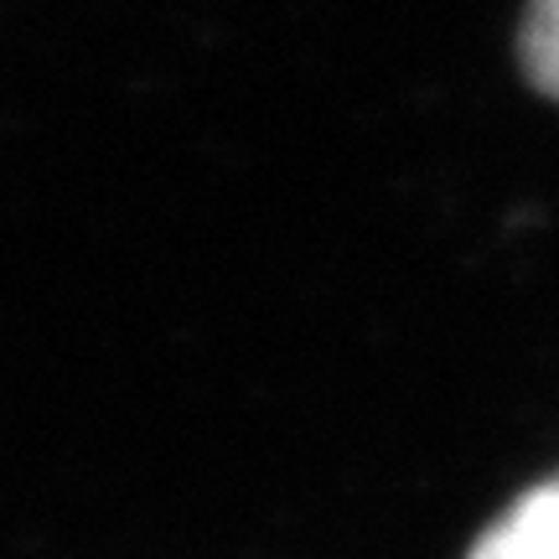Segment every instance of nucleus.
I'll return each mask as SVG.
<instances>
[{
  "instance_id": "nucleus-1",
  "label": "nucleus",
  "mask_w": 559,
  "mask_h": 559,
  "mask_svg": "<svg viewBox=\"0 0 559 559\" xmlns=\"http://www.w3.org/2000/svg\"><path fill=\"white\" fill-rule=\"evenodd\" d=\"M466 559H559V472L502 508Z\"/></svg>"
},
{
  "instance_id": "nucleus-2",
  "label": "nucleus",
  "mask_w": 559,
  "mask_h": 559,
  "mask_svg": "<svg viewBox=\"0 0 559 559\" xmlns=\"http://www.w3.org/2000/svg\"><path fill=\"white\" fill-rule=\"evenodd\" d=\"M519 52L528 83L544 99H559V0H528Z\"/></svg>"
}]
</instances>
